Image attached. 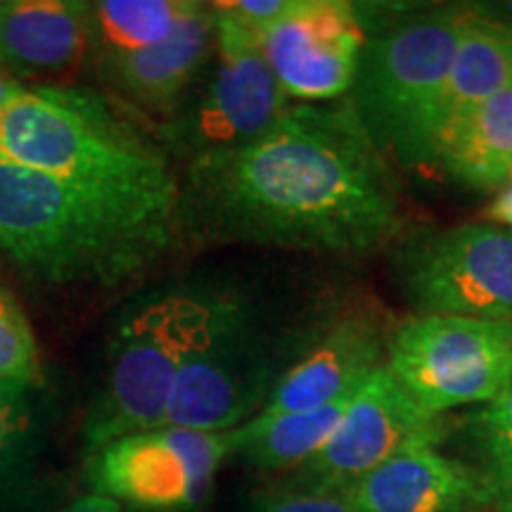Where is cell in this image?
<instances>
[{
	"label": "cell",
	"instance_id": "5b68a950",
	"mask_svg": "<svg viewBox=\"0 0 512 512\" xmlns=\"http://www.w3.org/2000/svg\"><path fill=\"white\" fill-rule=\"evenodd\" d=\"M467 12H420L368 34L349 102L389 164L437 166L446 91Z\"/></svg>",
	"mask_w": 512,
	"mask_h": 512
},
{
	"label": "cell",
	"instance_id": "cb8c5ba5",
	"mask_svg": "<svg viewBox=\"0 0 512 512\" xmlns=\"http://www.w3.org/2000/svg\"><path fill=\"white\" fill-rule=\"evenodd\" d=\"M249 512H358L349 491L304 489L278 482L256 491Z\"/></svg>",
	"mask_w": 512,
	"mask_h": 512
},
{
	"label": "cell",
	"instance_id": "3957f363",
	"mask_svg": "<svg viewBox=\"0 0 512 512\" xmlns=\"http://www.w3.org/2000/svg\"><path fill=\"white\" fill-rule=\"evenodd\" d=\"M0 164L166 214L181 207L166 147L88 88L36 86L12 102L0 114Z\"/></svg>",
	"mask_w": 512,
	"mask_h": 512
},
{
	"label": "cell",
	"instance_id": "44dd1931",
	"mask_svg": "<svg viewBox=\"0 0 512 512\" xmlns=\"http://www.w3.org/2000/svg\"><path fill=\"white\" fill-rule=\"evenodd\" d=\"M190 0H100L91 3V36L100 55L157 46L192 10Z\"/></svg>",
	"mask_w": 512,
	"mask_h": 512
},
{
	"label": "cell",
	"instance_id": "30bf717a",
	"mask_svg": "<svg viewBox=\"0 0 512 512\" xmlns=\"http://www.w3.org/2000/svg\"><path fill=\"white\" fill-rule=\"evenodd\" d=\"M230 453V432L159 427L100 448L83 475L93 494L133 512H200Z\"/></svg>",
	"mask_w": 512,
	"mask_h": 512
},
{
	"label": "cell",
	"instance_id": "8992f818",
	"mask_svg": "<svg viewBox=\"0 0 512 512\" xmlns=\"http://www.w3.org/2000/svg\"><path fill=\"white\" fill-rule=\"evenodd\" d=\"M285 375L283 344L240 294L221 292L202 347L185 363L166 427L233 432L264 411Z\"/></svg>",
	"mask_w": 512,
	"mask_h": 512
},
{
	"label": "cell",
	"instance_id": "4316f807",
	"mask_svg": "<svg viewBox=\"0 0 512 512\" xmlns=\"http://www.w3.org/2000/svg\"><path fill=\"white\" fill-rule=\"evenodd\" d=\"M486 223H496V226L512 228V185L503 188L498 195L491 200L489 207L484 209Z\"/></svg>",
	"mask_w": 512,
	"mask_h": 512
},
{
	"label": "cell",
	"instance_id": "7c38bea8",
	"mask_svg": "<svg viewBox=\"0 0 512 512\" xmlns=\"http://www.w3.org/2000/svg\"><path fill=\"white\" fill-rule=\"evenodd\" d=\"M366 41L358 5L292 0V8L261 34V53L287 98L316 105L351 91Z\"/></svg>",
	"mask_w": 512,
	"mask_h": 512
},
{
	"label": "cell",
	"instance_id": "8fae6325",
	"mask_svg": "<svg viewBox=\"0 0 512 512\" xmlns=\"http://www.w3.org/2000/svg\"><path fill=\"white\" fill-rule=\"evenodd\" d=\"M444 437V420L427 413L387 366L363 382L335 434L285 484L304 489L349 491L403 448Z\"/></svg>",
	"mask_w": 512,
	"mask_h": 512
},
{
	"label": "cell",
	"instance_id": "83f0119b",
	"mask_svg": "<svg viewBox=\"0 0 512 512\" xmlns=\"http://www.w3.org/2000/svg\"><path fill=\"white\" fill-rule=\"evenodd\" d=\"M27 91H29V86H24V83L17 81L15 76H10L8 72H3V69H0V114L8 110L12 102L22 98Z\"/></svg>",
	"mask_w": 512,
	"mask_h": 512
},
{
	"label": "cell",
	"instance_id": "ba28073f",
	"mask_svg": "<svg viewBox=\"0 0 512 512\" xmlns=\"http://www.w3.org/2000/svg\"><path fill=\"white\" fill-rule=\"evenodd\" d=\"M384 366L427 413L484 406L512 380V320L413 316L389 332Z\"/></svg>",
	"mask_w": 512,
	"mask_h": 512
},
{
	"label": "cell",
	"instance_id": "52a82bcc",
	"mask_svg": "<svg viewBox=\"0 0 512 512\" xmlns=\"http://www.w3.org/2000/svg\"><path fill=\"white\" fill-rule=\"evenodd\" d=\"M216 60L204 67L181 110L164 124V143L188 162L240 150L271 133L287 95L261 53V36L216 10Z\"/></svg>",
	"mask_w": 512,
	"mask_h": 512
},
{
	"label": "cell",
	"instance_id": "d6986e66",
	"mask_svg": "<svg viewBox=\"0 0 512 512\" xmlns=\"http://www.w3.org/2000/svg\"><path fill=\"white\" fill-rule=\"evenodd\" d=\"M55 422V403L41 382L0 380V489L53 482L38 472Z\"/></svg>",
	"mask_w": 512,
	"mask_h": 512
},
{
	"label": "cell",
	"instance_id": "9c48e42d",
	"mask_svg": "<svg viewBox=\"0 0 512 512\" xmlns=\"http://www.w3.org/2000/svg\"><path fill=\"white\" fill-rule=\"evenodd\" d=\"M394 273L418 316L512 320V228L482 221L420 233L396 252Z\"/></svg>",
	"mask_w": 512,
	"mask_h": 512
},
{
	"label": "cell",
	"instance_id": "f1b7e54d",
	"mask_svg": "<svg viewBox=\"0 0 512 512\" xmlns=\"http://www.w3.org/2000/svg\"><path fill=\"white\" fill-rule=\"evenodd\" d=\"M501 34H503V43H505V53H508L510 76H512V24H501Z\"/></svg>",
	"mask_w": 512,
	"mask_h": 512
},
{
	"label": "cell",
	"instance_id": "277c9868",
	"mask_svg": "<svg viewBox=\"0 0 512 512\" xmlns=\"http://www.w3.org/2000/svg\"><path fill=\"white\" fill-rule=\"evenodd\" d=\"M221 292L176 283L140 292L121 306L107 339L105 375L81 425L86 460L112 441L166 427L178 377L202 347Z\"/></svg>",
	"mask_w": 512,
	"mask_h": 512
},
{
	"label": "cell",
	"instance_id": "2e32d148",
	"mask_svg": "<svg viewBox=\"0 0 512 512\" xmlns=\"http://www.w3.org/2000/svg\"><path fill=\"white\" fill-rule=\"evenodd\" d=\"M358 512H477L486 494L470 465L434 441L413 444L349 489Z\"/></svg>",
	"mask_w": 512,
	"mask_h": 512
},
{
	"label": "cell",
	"instance_id": "5bb4252c",
	"mask_svg": "<svg viewBox=\"0 0 512 512\" xmlns=\"http://www.w3.org/2000/svg\"><path fill=\"white\" fill-rule=\"evenodd\" d=\"M387 344L389 335L373 313L342 318L285 370L261 413L316 411L354 396L370 375L384 368Z\"/></svg>",
	"mask_w": 512,
	"mask_h": 512
},
{
	"label": "cell",
	"instance_id": "7402d4cb",
	"mask_svg": "<svg viewBox=\"0 0 512 512\" xmlns=\"http://www.w3.org/2000/svg\"><path fill=\"white\" fill-rule=\"evenodd\" d=\"M467 446L486 501L512 512V380L494 401L484 403L465 420Z\"/></svg>",
	"mask_w": 512,
	"mask_h": 512
},
{
	"label": "cell",
	"instance_id": "e0dca14e",
	"mask_svg": "<svg viewBox=\"0 0 512 512\" xmlns=\"http://www.w3.org/2000/svg\"><path fill=\"white\" fill-rule=\"evenodd\" d=\"M437 166L472 190L512 185V86L446 128Z\"/></svg>",
	"mask_w": 512,
	"mask_h": 512
},
{
	"label": "cell",
	"instance_id": "ffe728a7",
	"mask_svg": "<svg viewBox=\"0 0 512 512\" xmlns=\"http://www.w3.org/2000/svg\"><path fill=\"white\" fill-rule=\"evenodd\" d=\"M508 86H512V76L501 24L467 12L448 74L446 128Z\"/></svg>",
	"mask_w": 512,
	"mask_h": 512
},
{
	"label": "cell",
	"instance_id": "9a60e30c",
	"mask_svg": "<svg viewBox=\"0 0 512 512\" xmlns=\"http://www.w3.org/2000/svg\"><path fill=\"white\" fill-rule=\"evenodd\" d=\"M91 48V3L0 0V69L17 81L67 86Z\"/></svg>",
	"mask_w": 512,
	"mask_h": 512
},
{
	"label": "cell",
	"instance_id": "484cf974",
	"mask_svg": "<svg viewBox=\"0 0 512 512\" xmlns=\"http://www.w3.org/2000/svg\"><path fill=\"white\" fill-rule=\"evenodd\" d=\"M57 512H133L128 510L124 503L114 501L110 496H102V494H83L79 498H74L72 503H67L64 508H60Z\"/></svg>",
	"mask_w": 512,
	"mask_h": 512
},
{
	"label": "cell",
	"instance_id": "4fadbf2b",
	"mask_svg": "<svg viewBox=\"0 0 512 512\" xmlns=\"http://www.w3.org/2000/svg\"><path fill=\"white\" fill-rule=\"evenodd\" d=\"M214 46V10L211 5L195 3L171 36L157 46L136 53L100 55L98 74L100 81L133 110L169 124L207 67Z\"/></svg>",
	"mask_w": 512,
	"mask_h": 512
},
{
	"label": "cell",
	"instance_id": "d4e9b609",
	"mask_svg": "<svg viewBox=\"0 0 512 512\" xmlns=\"http://www.w3.org/2000/svg\"><path fill=\"white\" fill-rule=\"evenodd\" d=\"M211 5L261 36L292 8V0H228V3Z\"/></svg>",
	"mask_w": 512,
	"mask_h": 512
},
{
	"label": "cell",
	"instance_id": "ac0fdd59",
	"mask_svg": "<svg viewBox=\"0 0 512 512\" xmlns=\"http://www.w3.org/2000/svg\"><path fill=\"white\" fill-rule=\"evenodd\" d=\"M354 396L316 411L254 415L230 432V448L261 472H294L328 444Z\"/></svg>",
	"mask_w": 512,
	"mask_h": 512
},
{
	"label": "cell",
	"instance_id": "603a6c76",
	"mask_svg": "<svg viewBox=\"0 0 512 512\" xmlns=\"http://www.w3.org/2000/svg\"><path fill=\"white\" fill-rule=\"evenodd\" d=\"M38 347L22 304L0 285V380L38 382Z\"/></svg>",
	"mask_w": 512,
	"mask_h": 512
},
{
	"label": "cell",
	"instance_id": "6da1fadb",
	"mask_svg": "<svg viewBox=\"0 0 512 512\" xmlns=\"http://www.w3.org/2000/svg\"><path fill=\"white\" fill-rule=\"evenodd\" d=\"M181 238L318 254H366L401 228L392 164L351 102L287 107L271 133L188 162Z\"/></svg>",
	"mask_w": 512,
	"mask_h": 512
},
{
	"label": "cell",
	"instance_id": "7a4b0ae2",
	"mask_svg": "<svg viewBox=\"0 0 512 512\" xmlns=\"http://www.w3.org/2000/svg\"><path fill=\"white\" fill-rule=\"evenodd\" d=\"M181 238L178 216L0 164V254L50 287H117Z\"/></svg>",
	"mask_w": 512,
	"mask_h": 512
}]
</instances>
